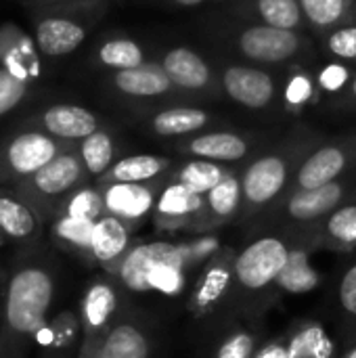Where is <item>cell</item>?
I'll return each instance as SVG.
<instances>
[{
    "label": "cell",
    "instance_id": "7",
    "mask_svg": "<svg viewBox=\"0 0 356 358\" xmlns=\"http://www.w3.org/2000/svg\"><path fill=\"white\" fill-rule=\"evenodd\" d=\"M73 145L78 143L59 141L29 126L4 136L0 141V187H13L34 176Z\"/></svg>",
    "mask_w": 356,
    "mask_h": 358
},
{
    "label": "cell",
    "instance_id": "11",
    "mask_svg": "<svg viewBox=\"0 0 356 358\" xmlns=\"http://www.w3.org/2000/svg\"><path fill=\"white\" fill-rule=\"evenodd\" d=\"M164 180L151 182H115V185H99L103 193L105 214L122 220L128 229L136 233L155 210L157 197L164 189Z\"/></svg>",
    "mask_w": 356,
    "mask_h": 358
},
{
    "label": "cell",
    "instance_id": "43",
    "mask_svg": "<svg viewBox=\"0 0 356 358\" xmlns=\"http://www.w3.org/2000/svg\"><path fill=\"white\" fill-rule=\"evenodd\" d=\"M348 78V71L342 65H329L323 73H321V84L327 90H338Z\"/></svg>",
    "mask_w": 356,
    "mask_h": 358
},
{
    "label": "cell",
    "instance_id": "50",
    "mask_svg": "<svg viewBox=\"0 0 356 358\" xmlns=\"http://www.w3.org/2000/svg\"><path fill=\"white\" fill-rule=\"evenodd\" d=\"M40 358H50V357H40Z\"/></svg>",
    "mask_w": 356,
    "mask_h": 358
},
{
    "label": "cell",
    "instance_id": "16",
    "mask_svg": "<svg viewBox=\"0 0 356 358\" xmlns=\"http://www.w3.org/2000/svg\"><path fill=\"white\" fill-rule=\"evenodd\" d=\"M300 48V38L292 29L273 25H252L239 36V50L258 63H281L292 59Z\"/></svg>",
    "mask_w": 356,
    "mask_h": 358
},
{
    "label": "cell",
    "instance_id": "27",
    "mask_svg": "<svg viewBox=\"0 0 356 358\" xmlns=\"http://www.w3.org/2000/svg\"><path fill=\"white\" fill-rule=\"evenodd\" d=\"M172 162L159 155H128L118 159L97 185H115V182H151L164 178Z\"/></svg>",
    "mask_w": 356,
    "mask_h": 358
},
{
    "label": "cell",
    "instance_id": "29",
    "mask_svg": "<svg viewBox=\"0 0 356 358\" xmlns=\"http://www.w3.org/2000/svg\"><path fill=\"white\" fill-rule=\"evenodd\" d=\"M94 224H97L94 220L57 214L50 222V239L59 250H63L88 264Z\"/></svg>",
    "mask_w": 356,
    "mask_h": 358
},
{
    "label": "cell",
    "instance_id": "40",
    "mask_svg": "<svg viewBox=\"0 0 356 358\" xmlns=\"http://www.w3.org/2000/svg\"><path fill=\"white\" fill-rule=\"evenodd\" d=\"M34 84L25 82L23 78L15 76L6 67L0 65V117L17 109L31 92Z\"/></svg>",
    "mask_w": 356,
    "mask_h": 358
},
{
    "label": "cell",
    "instance_id": "14",
    "mask_svg": "<svg viewBox=\"0 0 356 358\" xmlns=\"http://www.w3.org/2000/svg\"><path fill=\"white\" fill-rule=\"evenodd\" d=\"M25 126L38 128L65 143H80L82 138L90 136L101 128V120L97 117V113H92L86 107L57 103L31 115L25 122Z\"/></svg>",
    "mask_w": 356,
    "mask_h": 358
},
{
    "label": "cell",
    "instance_id": "6",
    "mask_svg": "<svg viewBox=\"0 0 356 358\" xmlns=\"http://www.w3.org/2000/svg\"><path fill=\"white\" fill-rule=\"evenodd\" d=\"M88 172L82 164L78 153V145L63 151L55 157L48 166L38 170L34 176L13 185L10 189L17 191L27 206L40 216L44 224H50L57 216L63 201L88 180Z\"/></svg>",
    "mask_w": 356,
    "mask_h": 358
},
{
    "label": "cell",
    "instance_id": "8",
    "mask_svg": "<svg viewBox=\"0 0 356 358\" xmlns=\"http://www.w3.org/2000/svg\"><path fill=\"white\" fill-rule=\"evenodd\" d=\"M237 250L222 245V250L199 271V277L193 285V292L187 302L191 319L204 321L222 308H227L231 289H233V266Z\"/></svg>",
    "mask_w": 356,
    "mask_h": 358
},
{
    "label": "cell",
    "instance_id": "20",
    "mask_svg": "<svg viewBox=\"0 0 356 358\" xmlns=\"http://www.w3.org/2000/svg\"><path fill=\"white\" fill-rule=\"evenodd\" d=\"M319 250L353 256L356 252V197L313 227Z\"/></svg>",
    "mask_w": 356,
    "mask_h": 358
},
{
    "label": "cell",
    "instance_id": "36",
    "mask_svg": "<svg viewBox=\"0 0 356 358\" xmlns=\"http://www.w3.org/2000/svg\"><path fill=\"white\" fill-rule=\"evenodd\" d=\"M44 331L48 334L46 346L50 350H55V352L69 350L82 338V321H80V315H76L73 310H63V313H59L48 323V327Z\"/></svg>",
    "mask_w": 356,
    "mask_h": 358
},
{
    "label": "cell",
    "instance_id": "39",
    "mask_svg": "<svg viewBox=\"0 0 356 358\" xmlns=\"http://www.w3.org/2000/svg\"><path fill=\"white\" fill-rule=\"evenodd\" d=\"M306 19L317 27H332L346 15L348 0H300Z\"/></svg>",
    "mask_w": 356,
    "mask_h": 358
},
{
    "label": "cell",
    "instance_id": "18",
    "mask_svg": "<svg viewBox=\"0 0 356 358\" xmlns=\"http://www.w3.org/2000/svg\"><path fill=\"white\" fill-rule=\"evenodd\" d=\"M132 229H128L122 220L103 214L92 231V241H90V266H99L105 271V275H111L126 252L132 248Z\"/></svg>",
    "mask_w": 356,
    "mask_h": 358
},
{
    "label": "cell",
    "instance_id": "47",
    "mask_svg": "<svg viewBox=\"0 0 356 358\" xmlns=\"http://www.w3.org/2000/svg\"><path fill=\"white\" fill-rule=\"evenodd\" d=\"M174 2L180 4V6H197V4H201L206 0H174Z\"/></svg>",
    "mask_w": 356,
    "mask_h": 358
},
{
    "label": "cell",
    "instance_id": "17",
    "mask_svg": "<svg viewBox=\"0 0 356 358\" xmlns=\"http://www.w3.org/2000/svg\"><path fill=\"white\" fill-rule=\"evenodd\" d=\"M42 227L40 216L17 191L0 187V239L27 248L40 241Z\"/></svg>",
    "mask_w": 356,
    "mask_h": 358
},
{
    "label": "cell",
    "instance_id": "15",
    "mask_svg": "<svg viewBox=\"0 0 356 358\" xmlns=\"http://www.w3.org/2000/svg\"><path fill=\"white\" fill-rule=\"evenodd\" d=\"M0 65L36 86L42 78V52L38 50L34 36L25 34L15 23H2Z\"/></svg>",
    "mask_w": 356,
    "mask_h": 358
},
{
    "label": "cell",
    "instance_id": "12",
    "mask_svg": "<svg viewBox=\"0 0 356 358\" xmlns=\"http://www.w3.org/2000/svg\"><path fill=\"white\" fill-rule=\"evenodd\" d=\"M80 342H105L120 319V285L107 275L90 281L80 302Z\"/></svg>",
    "mask_w": 356,
    "mask_h": 358
},
{
    "label": "cell",
    "instance_id": "48",
    "mask_svg": "<svg viewBox=\"0 0 356 358\" xmlns=\"http://www.w3.org/2000/svg\"><path fill=\"white\" fill-rule=\"evenodd\" d=\"M0 358H6L4 357V344H2V319H0Z\"/></svg>",
    "mask_w": 356,
    "mask_h": 358
},
{
    "label": "cell",
    "instance_id": "4",
    "mask_svg": "<svg viewBox=\"0 0 356 358\" xmlns=\"http://www.w3.org/2000/svg\"><path fill=\"white\" fill-rule=\"evenodd\" d=\"M308 153H304V147H287L254 159L241 172L243 208L237 224L248 229L266 216L287 195Z\"/></svg>",
    "mask_w": 356,
    "mask_h": 358
},
{
    "label": "cell",
    "instance_id": "13",
    "mask_svg": "<svg viewBox=\"0 0 356 358\" xmlns=\"http://www.w3.org/2000/svg\"><path fill=\"white\" fill-rule=\"evenodd\" d=\"M353 168H356V141L321 145L315 151H311L308 157L302 162L287 195L298 191L319 189L323 185L340 180Z\"/></svg>",
    "mask_w": 356,
    "mask_h": 358
},
{
    "label": "cell",
    "instance_id": "23",
    "mask_svg": "<svg viewBox=\"0 0 356 358\" xmlns=\"http://www.w3.org/2000/svg\"><path fill=\"white\" fill-rule=\"evenodd\" d=\"M151 355L153 338L149 327L134 317L120 315L107 338L105 358H151Z\"/></svg>",
    "mask_w": 356,
    "mask_h": 358
},
{
    "label": "cell",
    "instance_id": "38",
    "mask_svg": "<svg viewBox=\"0 0 356 358\" xmlns=\"http://www.w3.org/2000/svg\"><path fill=\"white\" fill-rule=\"evenodd\" d=\"M256 6L262 21L279 29H296L302 21L300 0H258Z\"/></svg>",
    "mask_w": 356,
    "mask_h": 358
},
{
    "label": "cell",
    "instance_id": "42",
    "mask_svg": "<svg viewBox=\"0 0 356 358\" xmlns=\"http://www.w3.org/2000/svg\"><path fill=\"white\" fill-rule=\"evenodd\" d=\"M252 358H287V344L283 331L273 338H266Z\"/></svg>",
    "mask_w": 356,
    "mask_h": 358
},
{
    "label": "cell",
    "instance_id": "45",
    "mask_svg": "<svg viewBox=\"0 0 356 358\" xmlns=\"http://www.w3.org/2000/svg\"><path fill=\"white\" fill-rule=\"evenodd\" d=\"M34 8L36 6H59V4H78L84 0H27Z\"/></svg>",
    "mask_w": 356,
    "mask_h": 358
},
{
    "label": "cell",
    "instance_id": "46",
    "mask_svg": "<svg viewBox=\"0 0 356 358\" xmlns=\"http://www.w3.org/2000/svg\"><path fill=\"white\" fill-rule=\"evenodd\" d=\"M338 358H356V342L348 344L346 348H342V355Z\"/></svg>",
    "mask_w": 356,
    "mask_h": 358
},
{
    "label": "cell",
    "instance_id": "26",
    "mask_svg": "<svg viewBox=\"0 0 356 358\" xmlns=\"http://www.w3.org/2000/svg\"><path fill=\"white\" fill-rule=\"evenodd\" d=\"M113 86L126 96H162L174 84L162 65L143 63L132 69H122L113 73Z\"/></svg>",
    "mask_w": 356,
    "mask_h": 358
},
{
    "label": "cell",
    "instance_id": "24",
    "mask_svg": "<svg viewBox=\"0 0 356 358\" xmlns=\"http://www.w3.org/2000/svg\"><path fill=\"white\" fill-rule=\"evenodd\" d=\"M250 143L235 132H208L185 143L183 151L195 159H208L216 164L241 162L250 153Z\"/></svg>",
    "mask_w": 356,
    "mask_h": 358
},
{
    "label": "cell",
    "instance_id": "35",
    "mask_svg": "<svg viewBox=\"0 0 356 358\" xmlns=\"http://www.w3.org/2000/svg\"><path fill=\"white\" fill-rule=\"evenodd\" d=\"M57 214H67V216H76V218H86V220H99L105 214V206H103V193L101 187L94 185H82L80 189H76L59 208Z\"/></svg>",
    "mask_w": 356,
    "mask_h": 358
},
{
    "label": "cell",
    "instance_id": "32",
    "mask_svg": "<svg viewBox=\"0 0 356 358\" xmlns=\"http://www.w3.org/2000/svg\"><path fill=\"white\" fill-rule=\"evenodd\" d=\"M210 113L195 107H172L153 115L151 130L159 136H185L208 126Z\"/></svg>",
    "mask_w": 356,
    "mask_h": 358
},
{
    "label": "cell",
    "instance_id": "30",
    "mask_svg": "<svg viewBox=\"0 0 356 358\" xmlns=\"http://www.w3.org/2000/svg\"><path fill=\"white\" fill-rule=\"evenodd\" d=\"M338 340L342 348L356 342V252L338 283Z\"/></svg>",
    "mask_w": 356,
    "mask_h": 358
},
{
    "label": "cell",
    "instance_id": "31",
    "mask_svg": "<svg viewBox=\"0 0 356 358\" xmlns=\"http://www.w3.org/2000/svg\"><path fill=\"white\" fill-rule=\"evenodd\" d=\"M78 153L90 178H101L118 162L113 134L105 128H99L90 136L82 138L78 143Z\"/></svg>",
    "mask_w": 356,
    "mask_h": 358
},
{
    "label": "cell",
    "instance_id": "33",
    "mask_svg": "<svg viewBox=\"0 0 356 358\" xmlns=\"http://www.w3.org/2000/svg\"><path fill=\"white\" fill-rule=\"evenodd\" d=\"M231 172L233 170L225 168L222 164L208 162V159H193V162H187L183 168H178L172 178L183 182L187 189H191L199 195H206L214 187H218Z\"/></svg>",
    "mask_w": 356,
    "mask_h": 358
},
{
    "label": "cell",
    "instance_id": "28",
    "mask_svg": "<svg viewBox=\"0 0 356 358\" xmlns=\"http://www.w3.org/2000/svg\"><path fill=\"white\" fill-rule=\"evenodd\" d=\"M162 67L174 86H180L187 90H199L210 84L208 63L187 46H176L168 50L162 61Z\"/></svg>",
    "mask_w": 356,
    "mask_h": 358
},
{
    "label": "cell",
    "instance_id": "37",
    "mask_svg": "<svg viewBox=\"0 0 356 358\" xmlns=\"http://www.w3.org/2000/svg\"><path fill=\"white\" fill-rule=\"evenodd\" d=\"M178 248H180V256H183V264H185L187 275L201 271L222 250V245L214 233H204V235H197L193 239H187V241L178 243Z\"/></svg>",
    "mask_w": 356,
    "mask_h": 358
},
{
    "label": "cell",
    "instance_id": "49",
    "mask_svg": "<svg viewBox=\"0 0 356 358\" xmlns=\"http://www.w3.org/2000/svg\"><path fill=\"white\" fill-rule=\"evenodd\" d=\"M350 92H353V96H355V101H356V76H355V80H353V84H350Z\"/></svg>",
    "mask_w": 356,
    "mask_h": 358
},
{
    "label": "cell",
    "instance_id": "25",
    "mask_svg": "<svg viewBox=\"0 0 356 358\" xmlns=\"http://www.w3.org/2000/svg\"><path fill=\"white\" fill-rule=\"evenodd\" d=\"M264 340V321H235L214 342L208 358H252Z\"/></svg>",
    "mask_w": 356,
    "mask_h": 358
},
{
    "label": "cell",
    "instance_id": "5",
    "mask_svg": "<svg viewBox=\"0 0 356 358\" xmlns=\"http://www.w3.org/2000/svg\"><path fill=\"white\" fill-rule=\"evenodd\" d=\"M356 197V174L344 176L319 189L298 191L285 195L266 216L250 224L245 231L250 235H260L266 231H302L311 229L329 216L334 210L342 208Z\"/></svg>",
    "mask_w": 356,
    "mask_h": 358
},
{
    "label": "cell",
    "instance_id": "44",
    "mask_svg": "<svg viewBox=\"0 0 356 358\" xmlns=\"http://www.w3.org/2000/svg\"><path fill=\"white\" fill-rule=\"evenodd\" d=\"M311 94V84L306 78H294L292 84L287 86V101L292 103H302Z\"/></svg>",
    "mask_w": 356,
    "mask_h": 358
},
{
    "label": "cell",
    "instance_id": "2",
    "mask_svg": "<svg viewBox=\"0 0 356 358\" xmlns=\"http://www.w3.org/2000/svg\"><path fill=\"white\" fill-rule=\"evenodd\" d=\"M298 231H266L254 235L235 256L233 289L227 302L233 321H264L266 308L277 300Z\"/></svg>",
    "mask_w": 356,
    "mask_h": 358
},
{
    "label": "cell",
    "instance_id": "34",
    "mask_svg": "<svg viewBox=\"0 0 356 358\" xmlns=\"http://www.w3.org/2000/svg\"><path fill=\"white\" fill-rule=\"evenodd\" d=\"M97 61L113 71L132 69L145 63V55L138 42L128 38H111L103 42L97 50Z\"/></svg>",
    "mask_w": 356,
    "mask_h": 358
},
{
    "label": "cell",
    "instance_id": "3",
    "mask_svg": "<svg viewBox=\"0 0 356 358\" xmlns=\"http://www.w3.org/2000/svg\"><path fill=\"white\" fill-rule=\"evenodd\" d=\"M122 289L132 294H168L176 296L187 283L178 243L143 241L132 243L118 268L109 275Z\"/></svg>",
    "mask_w": 356,
    "mask_h": 358
},
{
    "label": "cell",
    "instance_id": "41",
    "mask_svg": "<svg viewBox=\"0 0 356 358\" xmlns=\"http://www.w3.org/2000/svg\"><path fill=\"white\" fill-rule=\"evenodd\" d=\"M329 50L342 59H356V27H340L329 36Z\"/></svg>",
    "mask_w": 356,
    "mask_h": 358
},
{
    "label": "cell",
    "instance_id": "1",
    "mask_svg": "<svg viewBox=\"0 0 356 358\" xmlns=\"http://www.w3.org/2000/svg\"><path fill=\"white\" fill-rule=\"evenodd\" d=\"M57 296V271L46 256H25L6 281L0 306L4 357L21 358L48 327Z\"/></svg>",
    "mask_w": 356,
    "mask_h": 358
},
{
    "label": "cell",
    "instance_id": "19",
    "mask_svg": "<svg viewBox=\"0 0 356 358\" xmlns=\"http://www.w3.org/2000/svg\"><path fill=\"white\" fill-rule=\"evenodd\" d=\"M222 82L227 94L248 109H264L275 99V82L262 69L233 65L225 71Z\"/></svg>",
    "mask_w": 356,
    "mask_h": 358
},
{
    "label": "cell",
    "instance_id": "22",
    "mask_svg": "<svg viewBox=\"0 0 356 358\" xmlns=\"http://www.w3.org/2000/svg\"><path fill=\"white\" fill-rule=\"evenodd\" d=\"M287 358H338V346L325 325L315 319L294 321L283 329Z\"/></svg>",
    "mask_w": 356,
    "mask_h": 358
},
{
    "label": "cell",
    "instance_id": "21",
    "mask_svg": "<svg viewBox=\"0 0 356 358\" xmlns=\"http://www.w3.org/2000/svg\"><path fill=\"white\" fill-rule=\"evenodd\" d=\"M241 208H243L241 174L231 172L218 187L206 193V220H204L201 235L239 222Z\"/></svg>",
    "mask_w": 356,
    "mask_h": 358
},
{
    "label": "cell",
    "instance_id": "10",
    "mask_svg": "<svg viewBox=\"0 0 356 358\" xmlns=\"http://www.w3.org/2000/svg\"><path fill=\"white\" fill-rule=\"evenodd\" d=\"M34 40L42 57L59 59L71 55L86 40L88 27L73 15L67 6H40L34 8Z\"/></svg>",
    "mask_w": 356,
    "mask_h": 358
},
{
    "label": "cell",
    "instance_id": "9",
    "mask_svg": "<svg viewBox=\"0 0 356 358\" xmlns=\"http://www.w3.org/2000/svg\"><path fill=\"white\" fill-rule=\"evenodd\" d=\"M151 220L157 231H187L191 235H201L206 220V195H199L170 178L157 197Z\"/></svg>",
    "mask_w": 356,
    "mask_h": 358
}]
</instances>
